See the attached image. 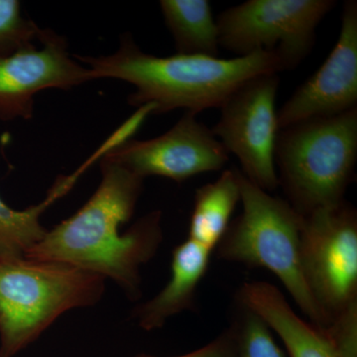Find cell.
Listing matches in <instances>:
<instances>
[{
    "instance_id": "1",
    "label": "cell",
    "mask_w": 357,
    "mask_h": 357,
    "mask_svg": "<svg viewBox=\"0 0 357 357\" xmlns=\"http://www.w3.org/2000/svg\"><path fill=\"white\" fill-rule=\"evenodd\" d=\"M102 181L89 201L27 253L29 259L67 263L110 279L131 302L142 296L141 268L163 243L162 211H150L128 231L145 178L114 162L100 160Z\"/></svg>"
},
{
    "instance_id": "2",
    "label": "cell",
    "mask_w": 357,
    "mask_h": 357,
    "mask_svg": "<svg viewBox=\"0 0 357 357\" xmlns=\"http://www.w3.org/2000/svg\"><path fill=\"white\" fill-rule=\"evenodd\" d=\"M88 66L95 79H114L135 88L128 96L132 107L153 105V114L185 109L199 114L218 109L241 84L260 75L284 72L276 53L256 51L220 59L202 55L157 57L141 50L130 33L122 34L119 49L100 57L75 56Z\"/></svg>"
},
{
    "instance_id": "3",
    "label": "cell",
    "mask_w": 357,
    "mask_h": 357,
    "mask_svg": "<svg viewBox=\"0 0 357 357\" xmlns=\"http://www.w3.org/2000/svg\"><path fill=\"white\" fill-rule=\"evenodd\" d=\"M286 201L302 217L345 201L357 161V109L282 128L274 152Z\"/></svg>"
},
{
    "instance_id": "4",
    "label": "cell",
    "mask_w": 357,
    "mask_h": 357,
    "mask_svg": "<svg viewBox=\"0 0 357 357\" xmlns=\"http://www.w3.org/2000/svg\"><path fill=\"white\" fill-rule=\"evenodd\" d=\"M243 213L230 222L215 252L218 259L264 268L280 280L307 321L325 330L331 324L307 287L301 263L303 217L286 199L272 196L239 170Z\"/></svg>"
},
{
    "instance_id": "5",
    "label": "cell",
    "mask_w": 357,
    "mask_h": 357,
    "mask_svg": "<svg viewBox=\"0 0 357 357\" xmlns=\"http://www.w3.org/2000/svg\"><path fill=\"white\" fill-rule=\"evenodd\" d=\"M105 280L67 263L0 258V357L20 354L66 312L95 306Z\"/></svg>"
},
{
    "instance_id": "6",
    "label": "cell",
    "mask_w": 357,
    "mask_h": 357,
    "mask_svg": "<svg viewBox=\"0 0 357 357\" xmlns=\"http://www.w3.org/2000/svg\"><path fill=\"white\" fill-rule=\"evenodd\" d=\"M335 0H248L225 9L217 21L220 47L237 57L276 53L285 70L295 69L316 43V30Z\"/></svg>"
},
{
    "instance_id": "7",
    "label": "cell",
    "mask_w": 357,
    "mask_h": 357,
    "mask_svg": "<svg viewBox=\"0 0 357 357\" xmlns=\"http://www.w3.org/2000/svg\"><path fill=\"white\" fill-rule=\"evenodd\" d=\"M301 263L310 292L332 323L357 304V211L344 202L303 217Z\"/></svg>"
},
{
    "instance_id": "8",
    "label": "cell",
    "mask_w": 357,
    "mask_h": 357,
    "mask_svg": "<svg viewBox=\"0 0 357 357\" xmlns=\"http://www.w3.org/2000/svg\"><path fill=\"white\" fill-rule=\"evenodd\" d=\"M278 74L248 79L225 100L211 131L227 152L236 155L241 173L265 192L279 187L274 152L279 128Z\"/></svg>"
},
{
    "instance_id": "9",
    "label": "cell",
    "mask_w": 357,
    "mask_h": 357,
    "mask_svg": "<svg viewBox=\"0 0 357 357\" xmlns=\"http://www.w3.org/2000/svg\"><path fill=\"white\" fill-rule=\"evenodd\" d=\"M197 115L185 112L170 130L149 140L131 139L137 128L126 122L102 157L141 178L161 176L177 183L222 170L229 152Z\"/></svg>"
},
{
    "instance_id": "10",
    "label": "cell",
    "mask_w": 357,
    "mask_h": 357,
    "mask_svg": "<svg viewBox=\"0 0 357 357\" xmlns=\"http://www.w3.org/2000/svg\"><path fill=\"white\" fill-rule=\"evenodd\" d=\"M40 43V49L0 56V121L31 119L35 96L44 89L69 91L95 81L93 72L70 55L64 36L46 29Z\"/></svg>"
},
{
    "instance_id": "11",
    "label": "cell",
    "mask_w": 357,
    "mask_h": 357,
    "mask_svg": "<svg viewBox=\"0 0 357 357\" xmlns=\"http://www.w3.org/2000/svg\"><path fill=\"white\" fill-rule=\"evenodd\" d=\"M357 109V1L342 6L337 43L325 63L277 112L279 130L314 117Z\"/></svg>"
},
{
    "instance_id": "12",
    "label": "cell",
    "mask_w": 357,
    "mask_h": 357,
    "mask_svg": "<svg viewBox=\"0 0 357 357\" xmlns=\"http://www.w3.org/2000/svg\"><path fill=\"white\" fill-rule=\"evenodd\" d=\"M236 302L255 312L283 342L290 357H338L323 331L301 318L285 296L269 282L243 284Z\"/></svg>"
},
{
    "instance_id": "13",
    "label": "cell",
    "mask_w": 357,
    "mask_h": 357,
    "mask_svg": "<svg viewBox=\"0 0 357 357\" xmlns=\"http://www.w3.org/2000/svg\"><path fill=\"white\" fill-rule=\"evenodd\" d=\"M213 251L188 238L174 248L171 278L154 298L140 304L131 319L142 330H158L169 319L196 307L197 291L210 265Z\"/></svg>"
},
{
    "instance_id": "14",
    "label": "cell",
    "mask_w": 357,
    "mask_h": 357,
    "mask_svg": "<svg viewBox=\"0 0 357 357\" xmlns=\"http://www.w3.org/2000/svg\"><path fill=\"white\" fill-rule=\"evenodd\" d=\"M239 202L241 185L236 167L223 171L215 182L201 185L195 192L188 238L215 250Z\"/></svg>"
},
{
    "instance_id": "15",
    "label": "cell",
    "mask_w": 357,
    "mask_h": 357,
    "mask_svg": "<svg viewBox=\"0 0 357 357\" xmlns=\"http://www.w3.org/2000/svg\"><path fill=\"white\" fill-rule=\"evenodd\" d=\"M159 3L177 54L218 57L217 21L208 0H161Z\"/></svg>"
},
{
    "instance_id": "16",
    "label": "cell",
    "mask_w": 357,
    "mask_h": 357,
    "mask_svg": "<svg viewBox=\"0 0 357 357\" xmlns=\"http://www.w3.org/2000/svg\"><path fill=\"white\" fill-rule=\"evenodd\" d=\"M3 140L0 137V149ZM81 173L79 171L56 181L43 202L23 211L10 208L0 197V258H23L26 253L46 236L42 215L52 204L69 192Z\"/></svg>"
},
{
    "instance_id": "17",
    "label": "cell",
    "mask_w": 357,
    "mask_h": 357,
    "mask_svg": "<svg viewBox=\"0 0 357 357\" xmlns=\"http://www.w3.org/2000/svg\"><path fill=\"white\" fill-rule=\"evenodd\" d=\"M46 29L22 15L17 0H0V56L37 47Z\"/></svg>"
},
{
    "instance_id": "18",
    "label": "cell",
    "mask_w": 357,
    "mask_h": 357,
    "mask_svg": "<svg viewBox=\"0 0 357 357\" xmlns=\"http://www.w3.org/2000/svg\"><path fill=\"white\" fill-rule=\"evenodd\" d=\"M236 303V357H285L262 319L241 303Z\"/></svg>"
},
{
    "instance_id": "19",
    "label": "cell",
    "mask_w": 357,
    "mask_h": 357,
    "mask_svg": "<svg viewBox=\"0 0 357 357\" xmlns=\"http://www.w3.org/2000/svg\"><path fill=\"white\" fill-rule=\"evenodd\" d=\"M321 331L338 357H357V304L340 312Z\"/></svg>"
},
{
    "instance_id": "20",
    "label": "cell",
    "mask_w": 357,
    "mask_h": 357,
    "mask_svg": "<svg viewBox=\"0 0 357 357\" xmlns=\"http://www.w3.org/2000/svg\"><path fill=\"white\" fill-rule=\"evenodd\" d=\"M237 325L236 321L222 331L215 340L197 351L175 357H236Z\"/></svg>"
},
{
    "instance_id": "21",
    "label": "cell",
    "mask_w": 357,
    "mask_h": 357,
    "mask_svg": "<svg viewBox=\"0 0 357 357\" xmlns=\"http://www.w3.org/2000/svg\"><path fill=\"white\" fill-rule=\"evenodd\" d=\"M134 357H154V356H149V354H138V356H135Z\"/></svg>"
}]
</instances>
